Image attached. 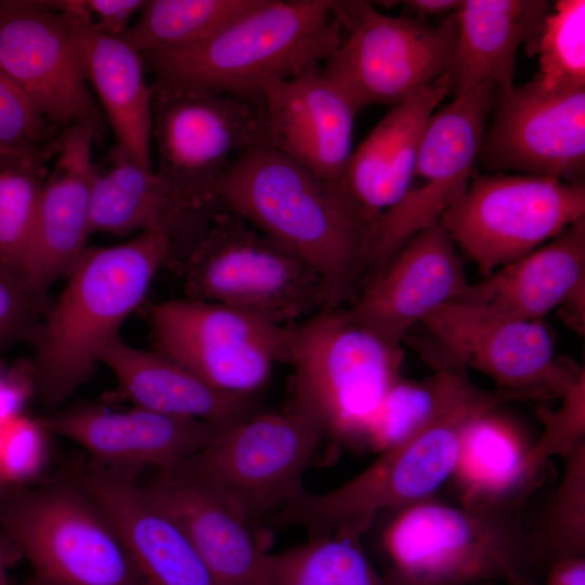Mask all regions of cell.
Wrapping results in <instances>:
<instances>
[{
	"label": "cell",
	"mask_w": 585,
	"mask_h": 585,
	"mask_svg": "<svg viewBox=\"0 0 585 585\" xmlns=\"http://www.w3.org/2000/svg\"><path fill=\"white\" fill-rule=\"evenodd\" d=\"M50 152L46 153H36V152H28L17 148H12L4 146L0 144V158H26V159H34V160H43Z\"/></svg>",
	"instance_id": "7dc6e473"
},
{
	"label": "cell",
	"mask_w": 585,
	"mask_h": 585,
	"mask_svg": "<svg viewBox=\"0 0 585 585\" xmlns=\"http://www.w3.org/2000/svg\"><path fill=\"white\" fill-rule=\"evenodd\" d=\"M101 362L115 375L122 395L136 407L218 427L261 411L256 396L218 391L165 354L134 348L120 337L107 346Z\"/></svg>",
	"instance_id": "83f0119b"
},
{
	"label": "cell",
	"mask_w": 585,
	"mask_h": 585,
	"mask_svg": "<svg viewBox=\"0 0 585 585\" xmlns=\"http://www.w3.org/2000/svg\"><path fill=\"white\" fill-rule=\"evenodd\" d=\"M28 393L29 386L23 378L0 372V425L22 414Z\"/></svg>",
	"instance_id": "b9f144b4"
},
{
	"label": "cell",
	"mask_w": 585,
	"mask_h": 585,
	"mask_svg": "<svg viewBox=\"0 0 585 585\" xmlns=\"http://www.w3.org/2000/svg\"><path fill=\"white\" fill-rule=\"evenodd\" d=\"M70 473L112 522L142 585H218L181 528L146 495L138 473L90 459Z\"/></svg>",
	"instance_id": "ffe728a7"
},
{
	"label": "cell",
	"mask_w": 585,
	"mask_h": 585,
	"mask_svg": "<svg viewBox=\"0 0 585 585\" xmlns=\"http://www.w3.org/2000/svg\"><path fill=\"white\" fill-rule=\"evenodd\" d=\"M342 37L330 0H258L199 43L143 56L155 77L232 94L260 107L263 81L321 68Z\"/></svg>",
	"instance_id": "277c9868"
},
{
	"label": "cell",
	"mask_w": 585,
	"mask_h": 585,
	"mask_svg": "<svg viewBox=\"0 0 585 585\" xmlns=\"http://www.w3.org/2000/svg\"><path fill=\"white\" fill-rule=\"evenodd\" d=\"M585 282V218L525 256L469 283L459 301L530 321H543Z\"/></svg>",
	"instance_id": "4316f807"
},
{
	"label": "cell",
	"mask_w": 585,
	"mask_h": 585,
	"mask_svg": "<svg viewBox=\"0 0 585 585\" xmlns=\"http://www.w3.org/2000/svg\"><path fill=\"white\" fill-rule=\"evenodd\" d=\"M9 489L0 480V502Z\"/></svg>",
	"instance_id": "c3c4849f"
},
{
	"label": "cell",
	"mask_w": 585,
	"mask_h": 585,
	"mask_svg": "<svg viewBox=\"0 0 585 585\" xmlns=\"http://www.w3.org/2000/svg\"><path fill=\"white\" fill-rule=\"evenodd\" d=\"M537 54L533 78L544 90L567 93L585 90V1L551 4L530 55Z\"/></svg>",
	"instance_id": "e575fe53"
},
{
	"label": "cell",
	"mask_w": 585,
	"mask_h": 585,
	"mask_svg": "<svg viewBox=\"0 0 585 585\" xmlns=\"http://www.w3.org/2000/svg\"><path fill=\"white\" fill-rule=\"evenodd\" d=\"M158 352L210 387L256 396L277 361H287L290 326L219 303L180 299L152 309Z\"/></svg>",
	"instance_id": "9a60e30c"
},
{
	"label": "cell",
	"mask_w": 585,
	"mask_h": 585,
	"mask_svg": "<svg viewBox=\"0 0 585 585\" xmlns=\"http://www.w3.org/2000/svg\"><path fill=\"white\" fill-rule=\"evenodd\" d=\"M496 88L491 83L455 94L437 109L426 129L404 196L372 224L363 270L372 273L419 232L439 223L466 192L491 114Z\"/></svg>",
	"instance_id": "5bb4252c"
},
{
	"label": "cell",
	"mask_w": 585,
	"mask_h": 585,
	"mask_svg": "<svg viewBox=\"0 0 585 585\" xmlns=\"http://www.w3.org/2000/svg\"><path fill=\"white\" fill-rule=\"evenodd\" d=\"M109 165L98 170L90 203L91 233L127 236L133 232H161L169 237L174 258L181 260L206 231L209 221L184 207L152 169L139 164L120 145Z\"/></svg>",
	"instance_id": "d4e9b609"
},
{
	"label": "cell",
	"mask_w": 585,
	"mask_h": 585,
	"mask_svg": "<svg viewBox=\"0 0 585 585\" xmlns=\"http://www.w3.org/2000/svg\"><path fill=\"white\" fill-rule=\"evenodd\" d=\"M99 134L86 123L66 128L53 170L42 183L23 272L25 283L39 295L67 276L87 249L98 173L92 146Z\"/></svg>",
	"instance_id": "7402d4cb"
},
{
	"label": "cell",
	"mask_w": 585,
	"mask_h": 585,
	"mask_svg": "<svg viewBox=\"0 0 585 585\" xmlns=\"http://www.w3.org/2000/svg\"><path fill=\"white\" fill-rule=\"evenodd\" d=\"M173 258L171 240L156 231L84 250L40 330L34 385L44 406L56 407L90 377L158 270Z\"/></svg>",
	"instance_id": "3957f363"
},
{
	"label": "cell",
	"mask_w": 585,
	"mask_h": 585,
	"mask_svg": "<svg viewBox=\"0 0 585 585\" xmlns=\"http://www.w3.org/2000/svg\"><path fill=\"white\" fill-rule=\"evenodd\" d=\"M152 89L154 172L193 213L219 210L216 187L230 166L262 143L258 105L187 82L155 77Z\"/></svg>",
	"instance_id": "ba28073f"
},
{
	"label": "cell",
	"mask_w": 585,
	"mask_h": 585,
	"mask_svg": "<svg viewBox=\"0 0 585 585\" xmlns=\"http://www.w3.org/2000/svg\"><path fill=\"white\" fill-rule=\"evenodd\" d=\"M187 298L291 326L326 309L318 274L236 214L217 210L182 260Z\"/></svg>",
	"instance_id": "9c48e42d"
},
{
	"label": "cell",
	"mask_w": 585,
	"mask_h": 585,
	"mask_svg": "<svg viewBox=\"0 0 585 585\" xmlns=\"http://www.w3.org/2000/svg\"><path fill=\"white\" fill-rule=\"evenodd\" d=\"M551 9L545 0H463L447 72L455 94L491 83L514 86L517 53H530Z\"/></svg>",
	"instance_id": "484cf974"
},
{
	"label": "cell",
	"mask_w": 585,
	"mask_h": 585,
	"mask_svg": "<svg viewBox=\"0 0 585 585\" xmlns=\"http://www.w3.org/2000/svg\"><path fill=\"white\" fill-rule=\"evenodd\" d=\"M467 370L435 368L422 379L402 375L386 394L366 440L381 453L445 415L478 390Z\"/></svg>",
	"instance_id": "4dcf8cb0"
},
{
	"label": "cell",
	"mask_w": 585,
	"mask_h": 585,
	"mask_svg": "<svg viewBox=\"0 0 585 585\" xmlns=\"http://www.w3.org/2000/svg\"><path fill=\"white\" fill-rule=\"evenodd\" d=\"M420 326L442 353L429 361L433 369L478 370L518 401L559 400L585 370L557 355L544 321L511 317L457 300Z\"/></svg>",
	"instance_id": "4fadbf2b"
},
{
	"label": "cell",
	"mask_w": 585,
	"mask_h": 585,
	"mask_svg": "<svg viewBox=\"0 0 585 585\" xmlns=\"http://www.w3.org/2000/svg\"><path fill=\"white\" fill-rule=\"evenodd\" d=\"M40 297L21 277L0 265V350L29 332Z\"/></svg>",
	"instance_id": "60d3db41"
},
{
	"label": "cell",
	"mask_w": 585,
	"mask_h": 585,
	"mask_svg": "<svg viewBox=\"0 0 585 585\" xmlns=\"http://www.w3.org/2000/svg\"><path fill=\"white\" fill-rule=\"evenodd\" d=\"M39 164L14 158L0 167V265L23 281L42 186Z\"/></svg>",
	"instance_id": "d590c367"
},
{
	"label": "cell",
	"mask_w": 585,
	"mask_h": 585,
	"mask_svg": "<svg viewBox=\"0 0 585 585\" xmlns=\"http://www.w3.org/2000/svg\"><path fill=\"white\" fill-rule=\"evenodd\" d=\"M541 585H585V557H566L547 567Z\"/></svg>",
	"instance_id": "7bdbcfd3"
},
{
	"label": "cell",
	"mask_w": 585,
	"mask_h": 585,
	"mask_svg": "<svg viewBox=\"0 0 585 585\" xmlns=\"http://www.w3.org/2000/svg\"><path fill=\"white\" fill-rule=\"evenodd\" d=\"M258 0H152L121 36L144 54L199 43L251 9Z\"/></svg>",
	"instance_id": "d6a6232c"
},
{
	"label": "cell",
	"mask_w": 585,
	"mask_h": 585,
	"mask_svg": "<svg viewBox=\"0 0 585 585\" xmlns=\"http://www.w3.org/2000/svg\"><path fill=\"white\" fill-rule=\"evenodd\" d=\"M493 585H502V584H498V583H494Z\"/></svg>",
	"instance_id": "f907efd6"
},
{
	"label": "cell",
	"mask_w": 585,
	"mask_h": 585,
	"mask_svg": "<svg viewBox=\"0 0 585 585\" xmlns=\"http://www.w3.org/2000/svg\"><path fill=\"white\" fill-rule=\"evenodd\" d=\"M214 195L219 210L236 214L318 274L326 308L351 295L372 222L344 188L260 143L230 166Z\"/></svg>",
	"instance_id": "6da1fadb"
},
{
	"label": "cell",
	"mask_w": 585,
	"mask_h": 585,
	"mask_svg": "<svg viewBox=\"0 0 585 585\" xmlns=\"http://www.w3.org/2000/svg\"><path fill=\"white\" fill-rule=\"evenodd\" d=\"M555 410L537 408L543 431L532 443L526 464L534 473H543L549 458L566 457L585 442V370L570 385Z\"/></svg>",
	"instance_id": "8d00e7d4"
},
{
	"label": "cell",
	"mask_w": 585,
	"mask_h": 585,
	"mask_svg": "<svg viewBox=\"0 0 585 585\" xmlns=\"http://www.w3.org/2000/svg\"><path fill=\"white\" fill-rule=\"evenodd\" d=\"M556 311L567 327L583 337L585 334V282L580 284Z\"/></svg>",
	"instance_id": "ee69618b"
},
{
	"label": "cell",
	"mask_w": 585,
	"mask_h": 585,
	"mask_svg": "<svg viewBox=\"0 0 585 585\" xmlns=\"http://www.w3.org/2000/svg\"><path fill=\"white\" fill-rule=\"evenodd\" d=\"M495 582H486V583H481V584H478V585H493Z\"/></svg>",
	"instance_id": "681fc988"
},
{
	"label": "cell",
	"mask_w": 585,
	"mask_h": 585,
	"mask_svg": "<svg viewBox=\"0 0 585 585\" xmlns=\"http://www.w3.org/2000/svg\"><path fill=\"white\" fill-rule=\"evenodd\" d=\"M451 92L450 77L444 75L406 101L391 106L353 150L344 188L372 224L410 188L428 123Z\"/></svg>",
	"instance_id": "cb8c5ba5"
},
{
	"label": "cell",
	"mask_w": 585,
	"mask_h": 585,
	"mask_svg": "<svg viewBox=\"0 0 585 585\" xmlns=\"http://www.w3.org/2000/svg\"><path fill=\"white\" fill-rule=\"evenodd\" d=\"M496 410L476 419L464 434L448 480L460 505L531 497L542 483L544 473L532 472L526 464L533 442Z\"/></svg>",
	"instance_id": "f546056e"
},
{
	"label": "cell",
	"mask_w": 585,
	"mask_h": 585,
	"mask_svg": "<svg viewBox=\"0 0 585 585\" xmlns=\"http://www.w3.org/2000/svg\"><path fill=\"white\" fill-rule=\"evenodd\" d=\"M0 66L50 123H86L101 132L102 114L83 74L72 17L41 1L0 0Z\"/></svg>",
	"instance_id": "e0dca14e"
},
{
	"label": "cell",
	"mask_w": 585,
	"mask_h": 585,
	"mask_svg": "<svg viewBox=\"0 0 585 585\" xmlns=\"http://www.w3.org/2000/svg\"><path fill=\"white\" fill-rule=\"evenodd\" d=\"M517 401L500 389L478 390L413 435L379 453L366 469L325 493L303 487L273 516L280 526L301 525L310 537L343 528H366L380 511L432 497L450 480L468 427L482 415Z\"/></svg>",
	"instance_id": "5b68a950"
},
{
	"label": "cell",
	"mask_w": 585,
	"mask_h": 585,
	"mask_svg": "<svg viewBox=\"0 0 585 585\" xmlns=\"http://www.w3.org/2000/svg\"><path fill=\"white\" fill-rule=\"evenodd\" d=\"M403 360L402 347L360 326L344 309H322L290 326L292 403L315 418L325 437L366 450L380 405L402 375Z\"/></svg>",
	"instance_id": "8992f818"
},
{
	"label": "cell",
	"mask_w": 585,
	"mask_h": 585,
	"mask_svg": "<svg viewBox=\"0 0 585 585\" xmlns=\"http://www.w3.org/2000/svg\"><path fill=\"white\" fill-rule=\"evenodd\" d=\"M463 0H407L403 5L420 17L443 16L457 12Z\"/></svg>",
	"instance_id": "f6af8a7d"
},
{
	"label": "cell",
	"mask_w": 585,
	"mask_h": 585,
	"mask_svg": "<svg viewBox=\"0 0 585 585\" xmlns=\"http://www.w3.org/2000/svg\"><path fill=\"white\" fill-rule=\"evenodd\" d=\"M324 437L315 418L292 403L218 427L195 454L159 472L211 491L257 525L303 487Z\"/></svg>",
	"instance_id": "30bf717a"
},
{
	"label": "cell",
	"mask_w": 585,
	"mask_h": 585,
	"mask_svg": "<svg viewBox=\"0 0 585 585\" xmlns=\"http://www.w3.org/2000/svg\"><path fill=\"white\" fill-rule=\"evenodd\" d=\"M21 559L18 548L0 531V585H10V570Z\"/></svg>",
	"instance_id": "bcb514c9"
},
{
	"label": "cell",
	"mask_w": 585,
	"mask_h": 585,
	"mask_svg": "<svg viewBox=\"0 0 585 585\" xmlns=\"http://www.w3.org/2000/svg\"><path fill=\"white\" fill-rule=\"evenodd\" d=\"M333 9L343 37L321 70L360 109L400 104L447 74L456 12L431 25L387 15L368 1H333Z\"/></svg>",
	"instance_id": "8fae6325"
},
{
	"label": "cell",
	"mask_w": 585,
	"mask_h": 585,
	"mask_svg": "<svg viewBox=\"0 0 585 585\" xmlns=\"http://www.w3.org/2000/svg\"><path fill=\"white\" fill-rule=\"evenodd\" d=\"M478 159L491 170L584 183L585 90L556 93L534 79L496 90Z\"/></svg>",
	"instance_id": "2e32d148"
},
{
	"label": "cell",
	"mask_w": 585,
	"mask_h": 585,
	"mask_svg": "<svg viewBox=\"0 0 585 585\" xmlns=\"http://www.w3.org/2000/svg\"><path fill=\"white\" fill-rule=\"evenodd\" d=\"M526 528L548 566L585 557V442L564 457V469L540 509L525 514Z\"/></svg>",
	"instance_id": "836d02e7"
},
{
	"label": "cell",
	"mask_w": 585,
	"mask_h": 585,
	"mask_svg": "<svg viewBox=\"0 0 585 585\" xmlns=\"http://www.w3.org/2000/svg\"><path fill=\"white\" fill-rule=\"evenodd\" d=\"M187 536L218 585H269L270 552L238 508L211 491L157 471L140 482Z\"/></svg>",
	"instance_id": "603a6c76"
},
{
	"label": "cell",
	"mask_w": 585,
	"mask_h": 585,
	"mask_svg": "<svg viewBox=\"0 0 585 585\" xmlns=\"http://www.w3.org/2000/svg\"><path fill=\"white\" fill-rule=\"evenodd\" d=\"M585 218L584 183L473 169L466 192L441 223L485 277Z\"/></svg>",
	"instance_id": "7c38bea8"
},
{
	"label": "cell",
	"mask_w": 585,
	"mask_h": 585,
	"mask_svg": "<svg viewBox=\"0 0 585 585\" xmlns=\"http://www.w3.org/2000/svg\"><path fill=\"white\" fill-rule=\"evenodd\" d=\"M75 39L86 80L118 145L153 170L152 89L145 78L143 54L123 38L101 34L76 20Z\"/></svg>",
	"instance_id": "f1b7e54d"
},
{
	"label": "cell",
	"mask_w": 585,
	"mask_h": 585,
	"mask_svg": "<svg viewBox=\"0 0 585 585\" xmlns=\"http://www.w3.org/2000/svg\"><path fill=\"white\" fill-rule=\"evenodd\" d=\"M469 282L441 222L419 232L374 271L347 315L385 342L402 347L408 333L457 301Z\"/></svg>",
	"instance_id": "ac0fdd59"
},
{
	"label": "cell",
	"mask_w": 585,
	"mask_h": 585,
	"mask_svg": "<svg viewBox=\"0 0 585 585\" xmlns=\"http://www.w3.org/2000/svg\"><path fill=\"white\" fill-rule=\"evenodd\" d=\"M259 98L262 143L344 188L361 110L346 91L317 68L265 80Z\"/></svg>",
	"instance_id": "d6986e66"
},
{
	"label": "cell",
	"mask_w": 585,
	"mask_h": 585,
	"mask_svg": "<svg viewBox=\"0 0 585 585\" xmlns=\"http://www.w3.org/2000/svg\"><path fill=\"white\" fill-rule=\"evenodd\" d=\"M530 498L464 506L432 496L391 510L385 585H541L548 563L526 528Z\"/></svg>",
	"instance_id": "7a4b0ae2"
},
{
	"label": "cell",
	"mask_w": 585,
	"mask_h": 585,
	"mask_svg": "<svg viewBox=\"0 0 585 585\" xmlns=\"http://www.w3.org/2000/svg\"><path fill=\"white\" fill-rule=\"evenodd\" d=\"M0 531L30 564L28 585H142L112 522L70 472L9 489Z\"/></svg>",
	"instance_id": "52a82bcc"
},
{
	"label": "cell",
	"mask_w": 585,
	"mask_h": 585,
	"mask_svg": "<svg viewBox=\"0 0 585 585\" xmlns=\"http://www.w3.org/2000/svg\"><path fill=\"white\" fill-rule=\"evenodd\" d=\"M48 431L23 414L0 425V480L8 489L30 485L48 461Z\"/></svg>",
	"instance_id": "74e56055"
},
{
	"label": "cell",
	"mask_w": 585,
	"mask_h": 585,
	"mask_svg": "<svg viewBox=\"0 0 585 585\" xmlns=\"http://www.w3.org/2000/svg\"><path fill=\"white\" fill-rule=\"evenodd\" d=\"M53 432L80 445L98 465L139 473L169 469L200 450L218 426L141 407L112 411L79 404L38 419Z\"/></svg>",
	"instance_id": "44dd1931"
},
{
	"label": "cell",
	"mask_w": 585,
	"mask_h": 585,
	"mask_svg": "<svg viewBox=\"0 0 585 585\" xmlns=\"http://www.w3.org/2000/svg\"><path fill=\"white\" fill-rule=\"evenodd\" d=\"M52 10L66 14L92 29L113 37H121L130 27L135 13H140L145 0H57L42 1Z\"/></svg>",
	"instance_id": "ab89813d"
},
{
	"label": "cell",
	"mask_w": 585,
	"mask_h": 585,
	"mask_svg": "<svg viewBox=\"0 0 585 585\" xmlns=\"http://www.w3.org/2000/svg\"><path fill=\"white\" fill-rule=\"evenodd\" d=\"M343 528L270 555L269 585H385L359 542Z\"/></svg>",
	"instance_id": "1f68e13d"
},
{
	"label": "cell",
	"mask_w": 585,
	"mask_h": 585,
	"mask_svg": "<svg viewBox=\"0 0 585 585\" xmlns=\"http://www.w3.org/2000/svg\"><path fill=\"white\" fill-rule=\"evenodd\" d=\"M49 125L26 92L0 66V144L36 153L57 152L60 144L39 146L49 138Z\"/></svg>",
	"instance_id": "f35d334b"
}]
</instances>
